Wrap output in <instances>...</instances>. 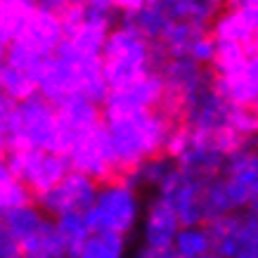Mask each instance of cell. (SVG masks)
<instances>
[{
    "label": "cell",
    "mask_w": 258,
    "mask_h": 258,
    "mask_svg": "<svg viewBox=\"0 0 258 258\" xmlns=\"http://www.w3.org/2000/svg\"><path fill=\"white\" fill-rule=\"evenodd\" d=\"M36 93L55 107L71 97H86L102 107L109 88L102 76L100 55H93L62 38L52 57L40 69Z\"/></svg>",
    "instance_id": "obj_1"
},
{
    "label": "cell",
    "mask_w": 258,
    "mask_h": 258,
    "mask_svg": "<svg viewBox=\"0 0 258 258\" xmlns=\"http://www.w3.org/2000/svg\"><path fill=\"white\" fill-rule=\"evenodd\" d=\"M102 121L107 128L118 178L131 173L142 161L164 154L166 140L175 125V121L161 107L152 111H140V114L102 116Z\"/></svg>",
    "instance_id": "obj_2"
},
{
    "label": "cell",
    "mask_w": 258,
    "mask_h": 258,
    "mask_svg": "<svg viewBox=\"0 0 258 258\" xmlns=\"http://www.w3.org/2000/svg\"><path fill=\"white\" fill-rule=\"evenodd\" d=\"M100 59L102 76L109 90L123 88L147 76L149 71H157L159 64L164 62L159 47L125 19H116V24L111 26Z\"/></svg>",
    "instance_id": "obj_3"
},
{
    "label": "cell",
    "mask_w": 258,
    "mask_h": 258,
    "mask_svg": "<svg viewBox=\"0 0 258 258\" xmlns=\"http://www.w3.org/2000/svg\"><path fill=\"white\" fill-rule=\"evenodd\" d=\"M64 38V26L62 19L47 10L36 8L29 15L22 31L17 33V38L10 43L5 50L3 64H8L12 69L22 71L26 76L36 81V90H38V74L43 64L52 57L57 45Z\"/></svg>",
    "instance_id": "obj_4"
},
{
    "label": "cell",
    "mask_w": 258,
    "mask_h": 258,
    "mask_svg": "<svg viewBox=\"0 0 258 258\" xmlns=\"http://www.w3.org/2000/svg\"><path fill=\"white\" fill-rule=\"evenodd\" d=\"M5 140L8 149H40L62 154L55 104H50L38 93L15 102L5 123Z\"/></svg>",
    "instance_id": "obj_5"
},
{
    "label": "cell",
    "mask_w": 258,
    "mask_h": 258,
    "mask_svg": "<svg viewBox=\"0 0 258 258\" xmlns=\"http://www.w3.org/2000/svg\"><path fill=\"white\" fill-rule=\"evenodd\" d=\"M140 218V197L138 189L123 178L97 185L93 206L86 211L88 227L93 235H121L128 237Z\"/></svg>",
    "instance_id": "obj_6"
},
{
    "label": "cell",
    "mask_w": 258,
    "mask_h": 258,
    "mask_svg": "<svg viewBox=\"0 0 258 258\" xmlns=\"http://www.w3.org/2000/svg\"><path fill=\"white\" fill-rule=\"evenodd\" d=\"M5 161L10 164L12 173L22 180L33 195V199L57 182L71 171L64 154L57 152H40V149H8Z\"/></svg>",
    "instance_id": "obj_7"
},
{
    "label": "cell",
    "mask_w": 258,
    "mask_h": 258,
    "mask_svg": "<svg viewBox=\"0 0 258 258\" xmlns=\"http://www.w3.org/2000/svg\"><path fill=\"white\" fill-rule=\"evenodd\" d=\"M159 74L164 81V102L161 109L178 123V114L182 104L213 83V74L209 67L192 62V59H164L159 64Z\"/></svg>",
    "instance_id": "obj_8"
},
{
    "label": "cell",
    "mask_w": 258,
    "mask_h": 258,
    "mask_svg": "<svg viewBox=\"0 0 258 258\" xmlns=\"http://www.w3.org/2000/svg\"><path fill=\"white\" fill-rule=\"evenodd\" d=\"M64 157L69 161L71 171L83 173V175H88L90 180H95L97 185L118 178L116 166H114V157H111V145H109V138H107L104 121H102L97 128L88 131L86 135H81L79 140L67 149Z\"/></svg>",
    "instance_id": "obj_9"
},
{
    "label": "cell",
    "mask_w": 258,
    "mask_h": 258,
    "mask_svg": "<svg viewBox=\"0 0 258 258\" xmlns=\"http://www.w3.org/2000/svg\"><path fill=\"white\" fill-rule=\"evenodd\" d=\"M95 195H97L95 180H90L83 173L69 171L55 187H50L47 192L36 197L33 204L47 218H57L64 213H86L93 206Z\"/></svg>",
    "instance_id": "obj_10"
},
{
    "label": "cell",
    "mask_w": 258,
    "mask_h": 258,
    "mask_svg": "<svg viewBox=\"0 0 258 258\" xmlns=\"http://www.w3.org/2000/svg\"><path fill=\"white\" fill-rule=\"evenodd\" d=\"M164 102V81L161 74L149 71L147 76L133 81L123 88L109 90L102 102V116H114V114H140V111L159 109Z\"/></svg>",
    "instance_id": "obj_11"
},
{
    "label": "cell",
    "mask_w": 258,
    "mask_h": 258,
    "mask_svg": "<svg viewBox=\"0 0 258 258\" xmlns=\"http://www.w3.org/2000/svg\"><path fill=\"white\" fill-rule=\"evenodd\" d=\"M202 187L204 180L182 173L175 166L171 175L157 187V197H161L168 206H171L180 220V227H192L204 225V213H202Z\"/></svg>",
    "instance_id": "obj_12"
},
{
    "label": "cell",
    "mask_w": 258,
    "mask_h": 258,
    "mask_svg": "<svg viewBox=\"0 0 258 258\" xmlns=\"http://www.w3.org/2000/svg\"><path fill=\"white\" fill-rule=\"evenodd\" d=\"M213 88L235 107L258 109V43L246 47V57L237 69L213 74Z\"/></svg>",
    "instance_id": "obj_13"
},
{
    "label": "cell",
    "mask_w": 258,
    "mask_h": 258,
    "mask_svg": "<svg viewBox=\"0 0 258 258\" xmlns=\"http://www.w3.org/2000/svg\"><path fill=\"white\" fill-rule=\"evenodd\" d=\"M57 123H59V152L67 154V149L79 140L81 135L93 131L102 123V107L86 97H71V100L57 104Z\"/></svg>",
    "instance_id": "obj_14"
},
{
    "label": "cell",
    "mask_w": 258,
    "mask_h": 258,
    "mask_svg": "<svg viewBox=\"0 0 258 258\" xmlns=\"http://www.w3.org/2000/svg\"><path fill=\"white\" fill-rule=\"evenodd\" d=\"M178 230L180 220L175 211L161 197H154L145 209V227H142L145 246H149V249H173Z\"/></svg>",
    "instance_id": "obj_15"
},
{
    "label": "cell",
    "mask_w": 258,
    "mask_h": 258,
    "mask_svg": "<svg viewBox=\"0 0 258 258\" xmlns=\"http://www.w3.org/2000/svg\"><path fill=\"white\" fill-rule=\"evenodd\" d=\"M209 33L216 43H237L242 47H251L253 43H258L256 29L249 24V19L244 17V12L239 8H220V12L213 17Z\"/></svg>",
    "instance_id": "obj_16"
},
{
    "label": "cell",
    "mask_w": 258,
    "mask_h": 258,
    "mask_svg": "<svg viewBox=\"0 0 258 258\" xmlns=\"http://www.w3.org/2000/svg\"><path fill=\"white\" fill-rule=\"evenodd\" d=\"M154 8L164 12L168 22H187L202 29H209L213 17L220 12V5L213 0H149Z\"/></svg>",
    "instance_id": "obj_17"
},
{
    "label": "cell",
    "mask_w": 258,
    "mask_h": 258,
    "mask_svg": "<svg viewBox=\"0 0 258 258\" xmlns=\"http://www.w3.org/2000/svg\"><path fill=\"white\" fill-rule=\"evenodd\" d=\"M239 223L242 211L227 213L216 220L204 223L209 239H211V256L213 258H237L239 256Z\"/></svg>",
    "instance_id": "obj_18"
},
{
    "label": "cell",
    "mask_w": 258,
    "mask_h": 258,
    "mask_svg": "<svg viewBox=\"0 0 258 258\" xmlns=\"http://www.w3.org/2000/svg\"><path fill=\"white\" fill-rule=\"evenodd\" d=\"M45 218L47 216L40 211L36 204H26V206H19V209L0 213V223L5 225V230H8L19 244H24L29 237L36 235L38 227L45 223Z\"/></svg>",
    "instance_id": "obj_19"
},
{
    "label": "cell",
    "mask_w": 258,
    "mask_h": 258,
    "mask_svg": "<svg viewBox=\"0 0 258 258\" xmlns=\"http://www.w3.org/2000/svg\"><path fill=\"white\" fill-rule=\"evenodd\" d=\"M24 256H36V258H62L67 256L64 242L57 235V227L52 218H45V223L38 227V232L29 237L22 244Z\"/></svg>",
    "instance_id": "obj_20"
},
{
    "label": "cell",
    "mask_w": 258,
    "mask_h": 258,
    "mask_svg": "<svg viewBox=\"0 0 258 258\" xmlns=\"http://www.w3.org/2000/svg\"><path fill=\"white\" fill-rule=\"evenodd\" d=\"M33 204V195L22 180L17 178L5 157H0V213Z\"/></svg>",
    "instance_id": "obj_21"
},
{
    "label": "cell",
    "mask_w": 258,
    "mask_h": 258,
    "mask_svg": "<svg viewBox=\"0 0 258 258\" xmlns=\"http://www.w3.org/2000/svg\"><path fill=\"white\" fill-rule=\"evenodd\" d=\"M202 213H204V223L216 220V218H220V216H227V213H235L232 202H230V197H227L225 182H223V175H216V178L204 180Z\"/></svg>",
    "instance_id": "obj_22"
},
{
    "label": "cell",
    "mask_w": 258,
    "mask_h": 258,
    "mask_svg": "<svg viewBox=\"0 0 258 258\" xmlns=\"http://www.w3.org/2000/svg\"><path fill=\"white\" fill-rule=\"evenodd\" d=\"M55 220V227H57V235L59 239L64 242V249L67 253L76 256L79 249L86 244V239L93 232L88 227V220H86V213H64V216H57Z\"/></svg>",
    "instance_id": "obj_23"
},
{
    "label": "cell",
    "mask_w": 258,
    "mask_h": 258,
    "mask_svg": "<svg viewBox=\"0 0 258 258\" xmlns=\"http://www.w3.org/2000/svg\"><path fill=\"white\" fill-rule=\"evenodd\" d=\"M175 258H202L211 253V239L204 225L180 227L175 242H173Z\"/></svg>",
    "instance_id": "obj_24"
},
{
    "label": "cell",
    "mask_w": 258,
    "mask_h": 258,
    "mask_svg": "<svg viewBox=\"0 0 258 258\" xmlns=\"http://www.w3.org/2000/svg\"><path fill=\"white\" fill-rule=\"evenodd\" d=\"M125 249V237L121 235H90L86 239V244L79 249L76 258H123Z\"/></svg>",
    "instance_id": "obj_25"
},
{
    "label": "cell",
    "mask_w": 258,
    "mask_h": 258,
    "mask_svg": "<svg viewBox=\"0 0 258 258\" xmlns=\"http://www.w3.org/2000/svg\"><path fill=\"white\" fill-rule=\"evenodd\" d=\"M0 258H24L22 244L10 235L3 223H0Z\"/></svg>",
    "instance_id": "obj_26"
},
{
    "label": "cell",
    "mask_w": 258,
    "mask_h": 258,
    "mask_svg": "<svg viewBox=\"0 0 258 258\" xmlns=\"http://www.w3.org/2000/svg\"><path fill=\"white\" fill-rule=\"evenodd\" d=\"M83 3H86V0H36V8L47 10V12H52V15L62 17V15H67L69 10L81 8Z\"/></svg>",
    "instance_id": "obj_27"
},
{
    "label": "cell",
    "mask_w": 258,
    "mask_h": 258,
    "mask_svg": "<svg viewBox=\"0 0 258 258\" xmlns=\"http://www.w3.org/2000/svg\"><path fill=\"white\" fill-rule=\"evenodd\" d=\"M111 3V10H114V15L118 17V19H125V17L135 15L138 10L147 3V0H109Z\"/></svg>",
    "instance_id": "obj_28"
},
{
    "label": "cell",
    "mask_w": 258,
    "mask_h": 258,
    "mask_svg": "<svg viewBox=\"0 0 258 258\" xmlns=\"http://www.w3.org/2000/svg\"><path fill=\"white\" fill-rule=\"evenodd\" d=\"M138 258H175L173 249H149V246H142Z\"/></svg>",
    "instance_id": "obj_29"
},
{
    "label": "cell",
    "mask_w": 258,
    "mask_h": 258,
    "mask_svg": "<svg viewBox=\"0 0 258 258\" xmlns=\"http://www.w3.org/2000/svg\"><path fill=\"white\" fill-rule=\"evenodd\" d=\"M246 213H249V216H253V218L258 220V197L249 204V206H246Z\"/></svg>",
    "instance_id": "obj_30"
},
{
    "label": "cell",
    "mask_w": 258,
    "mask_h": 258,
    "mask_svg": "<svg viewBox=\"0 0 258 258\" xmlns=\"http://www.w3.org/2000/svg\"><path fill=\"white\" fill-rule=\"evenodd\" d=\"M5 152H8V140H5V131L0 128V157H5Z\"/></svg>",
    "instance_id": "obj_31"
},
{
    "label": "cell",
    "mask_w": 258,
    "mask_h": 258,
    "mask_svg": "<svg viewBox=\"0 0 258 258\" xmlns=\"http://www.w3.org/2000/svg\"><path fill=\"white\" fill-rule=\"evenodd\" d=\"M246 147H249V149H253V152H256V154H258V133L253 135V138H249V140H246Z\"/></svg>",
    "instance_id": "obj_32"
},
{
    "label": "cell",
    "mask_w": 258,
    "mask_h": 258,
    "mask_svg": "<svg viewBox=\"0 0 258 258\" xmlns=\"http://www.w3.org/2000/svg\"><path fill=\"white\" fill-rule=\"evenodd\" d=\"M239 3H242V0H225V5H239ZM225 5H223V8H225Z\"/></svg>",
    "instance_id": "obj_33"
},
{
    "label": "cell",
    "mask_w": 258,
    "mask_h": 258,
    "mask_svg": "<svg viewBox=\"0 0 258 258\" xmlns=\"http://www.w3.org/2000/svg\"><path fill=\"white\" fill-rule=\"evenodd\" d=\"M237 258H256V256H246V253H239Z\"/></svg>",
    "instance_id": "obj_34"
},
{
    "label": "cell",
    "mask_w": 258,
    "mask_h": 258,
    "mask_svg": "<svg viewBox=\"0 0 258 258\" xmlns=\"http://www.w3.org/2000/svg\"><path fill=\"white\" fill-rule=\"evenodd\" d=\"M202 258H213V256H211V253H209V256H202Z\"/></svg>",
    "instance_id": "obj_35"
},
{
    "label": "cell",
    "mask_w": 258,
    "mask_h": 258,
    "mask_svg": "<svg viewBox=\"0 0 258 258\" xmlns=\"http://www.w3.org/2000/svg\"><path fill=\"white\" fill-rule=\"evenodd\" d=\"M24 258H36V256H24Z\"/></svg>",
    "instance_id": "obj_36"
}]
</instances>
